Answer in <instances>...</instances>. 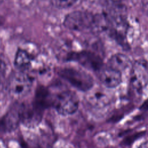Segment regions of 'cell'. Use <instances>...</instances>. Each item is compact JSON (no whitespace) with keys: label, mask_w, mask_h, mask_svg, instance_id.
Segmentation results:
<instances>
[{"label":"cell","mask_w":148,"mask_h":148,"mask_svg":"<svg viewBox=\"0 0 148 148\" xmlns=\"http://www.w3.org/2000/svg\"><path fill=\"white\" fill-rule=\"evenodd\" d=\"M54 94L44 86H38L35 93L33 102L40 109L44 111L45 109L53 106Z\"/></svg>","instance_id":"obj_8"},{"label":"cell","mask_w":148,"mask_h":148,"mask_svg":"<svg viewBox=\"0 0 148 148\" xmlns=\"http://www.w3.org/2000/svg\"><path fill=\"white\" fill-rule=\"evenodd\" d=\"M33 79L23 71L10 75L6 83L9 94L13 98L18 99L24 97L31 90Z\"/></svg>","instance_id":"obj_2"},{"label":"cell","mask_w":148,"mask_h":148,"mask_svg":"<svg viewBox=\"0 0 148 148\" xmlns=\"http://www.w3.org/2000/svg\"><path fill=\"white\" fill-rule=\"evenodd\" d=\"M145 134V131H140L139 132H136L135 134H133L132 135H130L125 138H124L122 142L121 145L124 146H130L132 145L135 140H138Z\"/></svg>","instance_id":"obj_13"},{"label":"cell","mask_w":148,"mask_h":148,"mask_svg":"<svg viewBox=\"0 0 148 148\" xmlns=\"http://www.w3.org/2000/svg\"><path fill=\"white\" fill-rule=\"evenodd\" d=\"M57 73L72 86L80 91H88L92 87L94 84L92 76L82 70L66 67L59 69Z\"/></svg>","instance_id":"obj_1"},{"label":"cell","mask_w":148,"mask_h":148,"mask_svg":"<svg viewBox=\"0 0 148 148\" xmlns=\"http://www.w3.org/2000/svg\"><path fill=\"white\" fill-rule=\"evenodd\" d=\"M20 123L17 105L13 107L0 120V129L3 131L14 130Z\"/></svg>","instance_id":"obj_9"},{"label":"cell","mask_w":148,"mask_h":148,"mask_svg":"<svg viewBox=\"0 0 148 148\" xmlns=\"http://www.w3.org/2000/svg\"><path fill=\"white\" fill-rule=\"evenodd\" d=\"M112 3L116 5H120L127 0H109Z\"/></svg>","instance_id":"obj_16"},{"label":"cell","mask_w":148,"mask_h":148,"mask_svg":"<svg viewBox=\"0 0 148 148\" xmlns=\"http://www.w3.org/2000/svg\"><path fill=\"white\" fill-rule=\"evenodd\" d=\"M138 148H148V142L142 143L139 147H138Z\"/></svg>","instance_id":"obj_17"},{"label":"cell","mask_w":148,"mask_h":148,"mask_svg":"<svg viewBox=\"0 0 148 148\" xmlns=\"http://www.w3.org/2000/svg\"><path fill=\"white\" fill-rule=\"evenodd\" d=\"M95 16L89 12L75 10L68 13L64 20V25L68 29L75 31L93 29Z\"/></svg>","instance_id":"obj_3"},{"label":"cell","mask_w":148,"mask_h":148,"mask_svg":"<svg viewBox=\"0 0 148 148\" xmlns=\"http://www.w3.org/2000/svg\"><path fill=\"white\" fill-rule=\"evenodd\" d=\"M78 0H50L53 6L59 9H65L73 6Z\"/></svg>","instance_id":"obj_12"},{"label":"cell","mask_w":148,"mask_h":148,"mask_svg":"<svg viewBox=\"0 0 148 148\" xmlns=\"http://www.w3.org/2000/svg\"><path fill=\"white\" fill-rule=\"evenodd\" d=\"M98 72L100 80L107 87H115L121 82V72L107 65L103 66Z\"/></svg>","instance_id":"obj_7"},{"label":"cell","mask_w":148,"mask_h":148,"mask_svg":"<svg viewBox=\"0 0 148 148\" xmlns=\"http://www.w3.org/2000/svg\"><path fill=\"white\" fill-rule=\"evenodd\" d=\"M70 60L75 61L89 70L99 72L103 67L102 60L95 54L90 51L75 53L69 56Z\"/></svg>","instance_id":"obj_6"},{"label":"cell","mask_w":148,"mask_h":148,"mask_svg":"<svg viewBox=\"0 0 148 148\" xmlns=\"http://www.w3.org/2000/svg\"><path fill=\"white\" fill-rule=\"evenodd\" d=\"M131 64V60L127 56L122 53H116L110 57L106 65L121 72L128 68Z\"/></svg>","instance_id":"obj_10"},{"label":"cell","mask_w":148,"mask_h":148,"mask_svg":"<svg viewBox=\"0 0 148 148\" xmlns=\"http://www.w3.org/2000/svg\"><path fill=\"white\" fill-rule=\"evenodd\" d=\"M32 61V56L25 50L18 49L16 54L14 58V65L20 70L24 71L29 68Z\"/></svg>","instance_id":"obj_11"},{"label":"cell","mask_w":148,"mask_h":148,"mask_svg":"<svg viewBox=\"0 0 148 148\" xmlns=\"http://www.w3.org/2000/svg\"><path fill=\"white\" fill-rule=\"evenodd\" d=\"M8 66L5 61L0 58V86L2 84L6 75Z\"/></svg>","instance_id":"obj_14"},{"label":"cell","mask_w":148,"mask_h":148,"mask_svg":"<svg viewBox=\"0 0 148 148\" xmlns=\"http://www.w3.org/2000/svg\"><path fill=\"white\" fill-rule=\"evenodd\" d=\"M20 123L27 127H35L41 121L43 110L33 102L17 105Z\"/></svg>","instance_id":"obj_5"},{"label":"cell","mask_w":148,"mask_h":148,"mask_svg":"<svg viewBox=\"0 0 148 148\" xmlns=\"http://www.w3.org/2000/svg\"><path fill=\"white\" fill-rule=\"evenodd\" d=\"M5 1H6V0H0V3H1V2H3Z\"/></svg>","instance_id":"obj_18"},{"label":"cell","mask_w":148,"mask_h":148,"mask_svg":"<svg viewBox=\"0 0 148 148\" xmlns=\"http://www.w3.org/2000/svg\"><path fill=\"white\" fill-rule=\"evenodd\" d=\"M79 103V98L75 92L71 90H64L54 95L53 107L58 113L67 116L77 111Z\"/></svg>","instance_id":"obj_4"},{"label":"cell","mask_w":148,"mask_h":148,"mask_svg":"<svg viewBox=\"0 0 148 148\" xmlns=\"http://www.w3.org/2000/svg\"><path fill=\"white\" fill-rule=\"evenodd\" d=\"M140 109L143 111L148 110V98L146 100H145L142 104V105L140 106Z\"/></svg>","instance_id":"obj_15"}]
</instances>
